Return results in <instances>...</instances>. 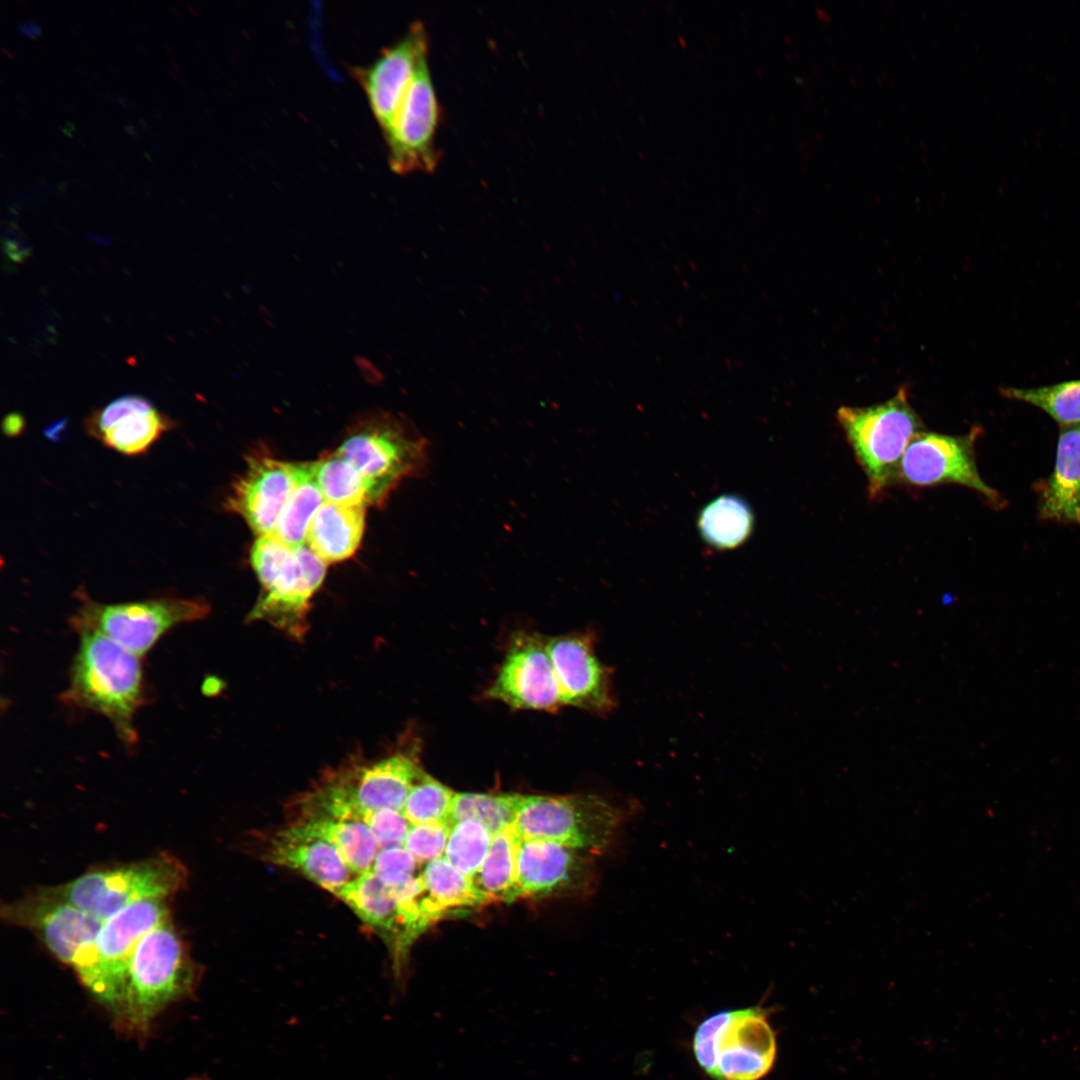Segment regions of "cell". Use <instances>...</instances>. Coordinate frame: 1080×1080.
I'll return each mask as SVG.
<instances>
[{"label": "cell", "instance_id": "cell-1", "mask_svg": "<svg viewBox=\"0 0 1080 1080\" xmlns=\"http://www.w3.org/2000/svg\"><path fill=\"white\" fill-rule=\"evenodd\" d=\"M79 633L80 645L66 697L105 716L119 736L133 744L134 716L145 697L139 656L99 632Z\"/></svg>", "mask_w": 1080, "mask_h": 1080}, {"label": "cell", "instance_id": "cell-2", "mask_svg": "<svg viewBox=\"0 0 1080 1080\" xmlns=\"http://www.w3.org/2000/svg\"><path fill=\"white\" fill-rule=\"evenodd\" d=\"M250 562L262 590L247 621H264L303 640L311 601L324 581L327 564L306 544L291 548L273 535L256 538Z\"/></svg>", "mask_w": 1080, "mask_h": 1080}, {"label": "cell", "instance_id": "cell-3", "mask_svg": "<svg viewBox=\"0 0 1080 1080\" xmlns=\"http://www.w3.org/2000/svg\"><path fill=\"white\" fill-rule=\"evenodd\" d=\"M426 439L407 419L386 411L360 416L334 452L352 465L382 505L401 481L424 474Z\"/></svg>", "mask_w": 1080, "mask_h": 1080}, {"label": "cell", "instance_id": "cell-4", "mask_svg": "<svg viewBox=\"0 0 1080 1080\" xmlns=\"http://www.w3.org/2000/svg\"><path fill=\"white\" fill-rule=\"evenodd\" d=\"M196 971L169 918L137 944L127 967L117 1012L130 1026L144 1031L162 1009L191 991Z\"/></svg>", "mask_w": 1080, "mask_h": 1080}, {"label": "cell", "instance_id": "cell-5", "mask_svg": "<svg viewBox=\"0 0 1080 1080\" xmlns=\"http://www.w3.org/2000/svg\"><path fill=\"white\" fill-rule=\"evenodd\" d=\"M630 815L595 794L522 795L512 826L519 839H545L600 854L614 843Z\"/></svg>", "mask_w": 1080, "mask_h": 1080}, {"label": "cell", "instance_id": "cell-6", "mask_svg": "<svg viewBox=\"0 0 1080 1080\" xmlns=\"http://www.w3.org/2000/svg\"><path fill=\"white\" fill-rule=\"evenodd\" d=\"M837 420L862 467L870 498H879L893 484L902 457L923 423L902 387L889 400L867 407L841 406Z\"/></svg>", "mask_w": 1080, "mask_h": 1080}, {"label": "cell", "instance_id": "cell-7", "mask_svg": "<svg viewBox=\"0 0 1080 1080\" xmlns=\"http://www.w3.org/2000/svg\"><path fill=\"white\" fill-rule=\"evenodd\" d=\"M187 876L184 864L176 857L159 854L134 863L88 871L50 888L104 921L131 904L167 899L184 888Z\"/></svg>", "mask_w": 1080, "mask_h": 1080}, {"label": "cell", "instance_id": "cell-8", "mask_svg": "<svg viewBox=\"0 0 1080 1080\" xmlns=\"http://www.w3.org/2000/svg\"><path fill=\"white\" fill-rule=\"evenodd\" d=\"M169 918L166 899L131 904L102 922L95 937L79 949L71 966L98 1000L118 1011L127 967L137 944Z\"/></svg>", "mask_w": 1080, "mask_h": 1080}, {"label": "cell", "instance_id": "cell-9", "mask_svg": "<svg viewBox=\"0 0 1080 1080\" xmlns=\"http://www.w3.org/2000/svg\"><path fill=\"white\" fill-rule=\"evenodd\" d=\"M209 609L201 598L165 597L104 604L85 596L71 624L77 632H99L140 656L168 630L206 617Z\"/></svg>", "mask_w": 1080, "mask_h": 1080}, {"label": "cell", "instance_id": "cell-10", "mask_svg": "<svg viewBox=\"0 0 1080 1080\" xmlns=\"http://www.w3.org/2000/svg\"><path fill=\"white\" fill-rule=\"evenodd\" d=\"M981 432L977 426L964 435L920 432L902 457L896 483L920 488L958 484L980 494L992 507L1002 508L1003 498L977 468L975 442Z\"/></svg>", "mask_w": 1080, "mask_h": 1080}, {"label": "cell", "instance_id": "cell-11", "mask_svg": "<svg viewBox=\"0 0 1080 1080\" xmlns=\"http://www.w3.org/2000/svg\"><path fill=\"white\" fill-rule=\"evenodd\" d=\"M441 109L427 57L419 63L388 130L387 159L397 174L433 172L440 160L435 136Z\"/></svg>", "mask_w": 1080, "mask_h": 1080}, {"label": "cell", "instance_id": "cell-12", "mask_svg": "<svg viewBox=\"0 0 1080 1080\" xmlns=\"http://www.w3.org/2000/svg\"><path fill=\"white\" fill-rule=\"evenodd\" d=\"M485 696L515 709L552 712L565 705L544 638L515 634Z\"/></svg>", "mask_w": 1080, "mask_h": 1080}, {"label": "cell", "instance_id": "cell-13", "mask_svg": "<svg viewBox=\"0 0 1080 1080\" xmlns=\"http://www.w3.org/2000/svg\"><path fill=\"white\" fill-rule=\"evenodd\" d=\"M1 918L7 924L30 930L55 958L68 965H72L79 949L95 937L103 922L50 887L3 904Z\"/></svg>", "mask_w": 1080, "mask_h": 1080}, {"label": "cell", "instance_id": "cell-14", "mask_svg": "<svg viewBox=\"0 0 1080 1080\" xmlns=\"http://www.w3.org/2000/svg\"><path fill=\"white\" fill-rule=\"evenodd\" d=\"M595 640L594 633L589 631L553 636L544 641L564 704L605 716L617 706L614 671L597 657Z\"/></svg>", "mask_w": 1080, "mask_h": 1080}, {"label": "cell", "instance_id": "cell-15", "mask_svg": "<svg viewBox=\"0 0 1080 1080\" xmlns=\"http://www.w3.org/2000/svg\"><path fill=\"white\" fill-rule=\"evenodd\" d=\"M302 468L303 463L282 461L264 453L250 455L246 469L229 489L224 508L245 520L257 536L272 534Z\"/></svg>", "mask_w": 1080, "mask_h": 1080}, {"label": "cell", "instance_id": "cell-16", "mask_svg": "<svg viewBox=\"0 0 1080 1080\" xmlns=\"http://www.w3.org/2000/svg\"><path fill=\"white\" fill-rule=\"evenodd\" d=\"M428 47L426 27L420 20H415L405 34L384 47L373 62L350 67L351 75L366 94L382 134L391 125L419 63L427 57Z\"/></svg>", "mask_w": 1080, "mask_h": 1080}, {"label": "cell", "instance_id": "cell-17", "mask_svg": "<svg viewBox=\"0 0 1080 1080\" xmlns=\"http://www.w3.org/2000/svg\"><path fill=\"white\" fill-rule=\"evenodd\" d=\"M584 853L554 841L518 838L516 871L520 897L592 893L598 876L593 859Z\"/></svg>", "mask_w": 1080, "mask_h": 1080}, {"label": "cell", "instance_id": "cell-18", "mask_svg": "<svg viewBox=\"0 0 1080 1080\" xmlns=\"http://www.w3.org/2000/svg\"><path fill=\"white\" fill-rule=\"evenodd\" d=\"M776 1038L760 1007L729 1011L716 1042L717 1080H759L772 1068Z\"/></svg>", "mask_w": 1080, "mask_h": 1080}, {"label": "cell", "instance_id": "cell-19", "mask_svg": "<svg viewBox=\"0 0 1080 1080\" xmlns=\"http://www.w3.org/2000/svg\"><path fill=\"white\" fill-rule=\"evenodd\" d=\"M84 426L87 434L105 447L126 456H138L175 428V422L148 399L124 395L94 410Z\"/></svg>", "mask_w": 1080, "mask_h": 1080}, {"label": "cell", "instance_id": "cell-20", "mask_svg": "<svg viewBox=\"0 0 1080 1080\" xmlns=\"http://www.w3.org/2000/svg\"><path fill=\"white\" fill-rule=\"evenodd\" d=\"M264 857L269 862L302 873L336 896L353 879L351 870L334 845L295 821L272 834Z\"/></svg>", "mask_w": 1080, "mask_h": 1080}, {"label": "cell", "instance_id": "cell-21", "mask_svg": "<svg viewBox=\"0 0 1080 1080\" xmlns=\"http://www.w3.org/2000/svg\"><path fill=\"white\" fill-rule=\"evenodd\" d=\"M1035 491L1041 520L1080 526V424L1060 427L1054 468Z\"/></svg>", "mask_w": 1080, "mask_h": 1080}, {"label": "cell", "instance_id": "cell-22", "mask_svg": "<svg viewBox=\"0 0 1080 1080\" xmlns=\"http://www.w3.org/2000/svg\"><path fill=\"white\" fill-rule=\"evenodd\" d=\"M366 507L325 501L314 516L306 545L326 564L351 558L359 549Z\"/></svg>", "mask_w": 1080, "mask_h": 1080}, {"label": "cell", "instance_id": "cell-23", "mask_svg": "<svg viewBox=\"0 0 1080 1080\" xmlns=\"http://www.w3.org/2000/svg\"><path fill=\"white\" fill-rule=\"evenodd\" d=\"M696 525L706 546L715 551L733 550L752 535L755 515L745 498L726 493L701 508Z\"/></svg>", "mask_w": 1080, "mask_h": 1080}, {"label": "cell", "instance_id": "cell-24", "mask_svg": "<svg viewBox=\"0 0 1080 1080\" xmlns=\"http://www.w3.org/2000/svg\"><path fill=\"white\" fill-rule=\"evenodd\" d=\"M316 835L338 850L347 866L357 876L371 870L379 847L368 825L358 818H333L321 815L293 816Z\"/></svg>", "mask_w": 1080, "mask_h": 1080}, {"label": "cell", "instance_id": "cell-25", "mask_svg": "<svg viewBox=\"0 0 1080 1080\" xmlns=\"http://www.w3.org/2000/svg\"><path fill=\"white\" fill-rule=\"evenodd\" d=\"M517 844L518 837L513 826L493 835L485 860L471 878L487 904L509 903L520 897L516 871Z\"/></svg>", "mask_w": 1080, "mask_h": 1080}, {"label": "cell", "instance_id": "cell-26", "mask_svg": "<svg viewBox=\"0 0 1080 1080\" xmlns=\"http://www.w3.org/2000/svg\"><path fill=\"white\" fill-rule=\"evenodd\" d=\"M392 946L397 929L394 892L372 872L353 878L337 896Z\"/></svg>", "mask_w": 1080, "mask_h": 1080}, {"label": "cell", "instance_id": "cell-27", "mask_svg": "<svg viewBox=\"0 0 1080 1080\" xmlns=\"http://www.w3.org/2000/svg\"><path fill=\"white\" fill-rule=\"evenodd\" d=\"M421 879L428 895L445 917L465 914L487 904L474 887L472 879L443 857L426 863Z\"/></svg>", "mask_w": 1080, "mask_h": 1080}, {"label": "cell", "instance_id": "cell-28", "mask_svg": "<svg viewBox=\"0 0 1080 1080\" xmlns=\"http://www.w3.org/2000/svg\"><path fill=\"white\" fill-rule=\"evenodd\" d=\"M316 482L314 461L304 462L297 486L283 508L272 533L291 548L305 545L308 528L324 504Z\"/></svg>", "mask_w": 1080, "mask_h": 1080}, {"label": "cell", "instance_id": "cell-29", "mask_svg": "<svg viewBox=\"0 0 1080 1080\" xmlns=\"http://www.w3.org/2000/svg\"><path fill=\"white\" fill-rule=\"evenodd\" d=\"M314 472L325 501L363 507L378 506L368 482L334 451L314 461Z\"/></svg>", "mask_w": 1080, "mask_h": 1080}, {"label": "cell", "instance_id": "cell-30", "mask_svg": "<svg viewBox=\"0 0 1080 1080\" xmlns=\"http://www.w3.org/2000/svg\"><path fill=\"white\" fill-rule=\"evenodd\" d=\"M999 392L1044 411L1060 427L1080 424V379L1030 388L1003 386Z\"/></svg>", "mask_w": 1080, "mask_h": 1080}, {"label": "cell", "instance_id": "cell-31", "mask_svg": "<svg viewBox=\"0 0 1080 1080\" xmlns=\"http://www.w3.org/2000/svg\"><path fill=\"white\" fill-rule=\"evenodd\" d=\"M521 797L520 794L456 793L451 825L470 819L481 823L495 835L514 824Z\"/></svg>", "mask_w": 1080, "mask_h": 1080}, {"label": "cell", "instance_id": "cell-32", "mask_svg": "<svg viewBox=\"0 0 1080 1080\" xmlns=\"http://www.w3.org/2000/svg\"><path fill=\"white\" fill-rule=\"evenodd\" d=\"M455 794L422 770L409 791L402 812L412 825L445 823L451 826Z\"/></svg>", "mask_w": 1080, "mask_h": 1080}, {"label": "cell", "instance_id": "cell-33", "mask_svg": "<svg viewBox=\"0 0 1080 1080\" xmlns=\"http://www.w3.org/2000/svg\"><path fill=\"white\" fill-rule=\"evenodd\" d=\"M493 835L481 823L466 819L451 825L444 858L472 878L489 851Z\"/></svg>", "mask_w": 1080, "mask_h": 1080}, {"label": "cell", "instance_id": "cell-34", "mask_svg": "<svg viewBox=\"0 0 1080 1080\" xmlns=\"http://www.w3.org/2000/svg\"><path fill=\"white\" fill-rule=\"evenodd\" d=\"M420 864L403 846L380 849L369 872L387 887L397 889L414 878Z\"/></svg>", "mask_w": 1080, "mask_h": 1080}, {"label": "cell", "instance_id": "cell-35", "mask_svg": "<svg viewBox=\"0 0 1080 1080\" xmlns=\"http://www.w3.org/2000/svg\"><path fill=\"white\" fill-rule=\"evenodd\" d=\"M450 825L426 823L412 825L403 847L419 862L429 863L445 852Z\"/></svg>", "mask_w": 1080, "mask_h": 1080}, {"label": "cell", "instance_id": "cell-36", "mask_svg": "<svg viewBox=\"0 0 1080 1080\" xmlns=\"http://www.w3.org/2000/svg\"><path fill=\"white\" fill-rule=\"evenodd\" d=\"M362 819L373 833L380 849L403 846L412 827L402 811L379 809L363 812Z\"/></svg>", "mask_w": 1080, "mask_h": 1080}, {"label": "cell", "instance_id": "cell-37", "mask_svg": "<svg viewBox=\"0 0 1080 1080\" xmlns=\"http://www.w3.org/2000/svg\"><path fill=\"white\" fill-rule=\"evenodd\" d=\"M728 1016L729 1011L709 1016L698 1026L693 1039V1051L698 1064L713 1078L717 1071L716 1042Z\"/></svg>", "mask_w": 1080, "mask_h": 1080}, {"label": "cell", "instance_id": "cell-38", "mask_svg": "<svg viewBox=\"0 0 1080 1080\" xmlns=\"http://www.w3.org/2000/svg\"><path fill=\"white\" fill-rule=\"evenodd\" d=\"M23 428L24 418L18 413H10L3 419L2 430L7 436H17Z\"/></svg>", "mask_w": 1080, "mask_h": 1080}, {"label": "cell", "instance_id": "cell-39", "mask_svg": "<svg viewBox=\"0 0 1080 1080\" xmlns=\"http://www.w3.org/2000/svg\"><path fill=\"white\" fill-rule=\"evenodd\" d=\"M16 32L19 35L35 39L40 35L41 25L35 20H26L16 27Z\"/></svg>", "mask_w": 1080, "mask_h": 1080}]
</instances>
